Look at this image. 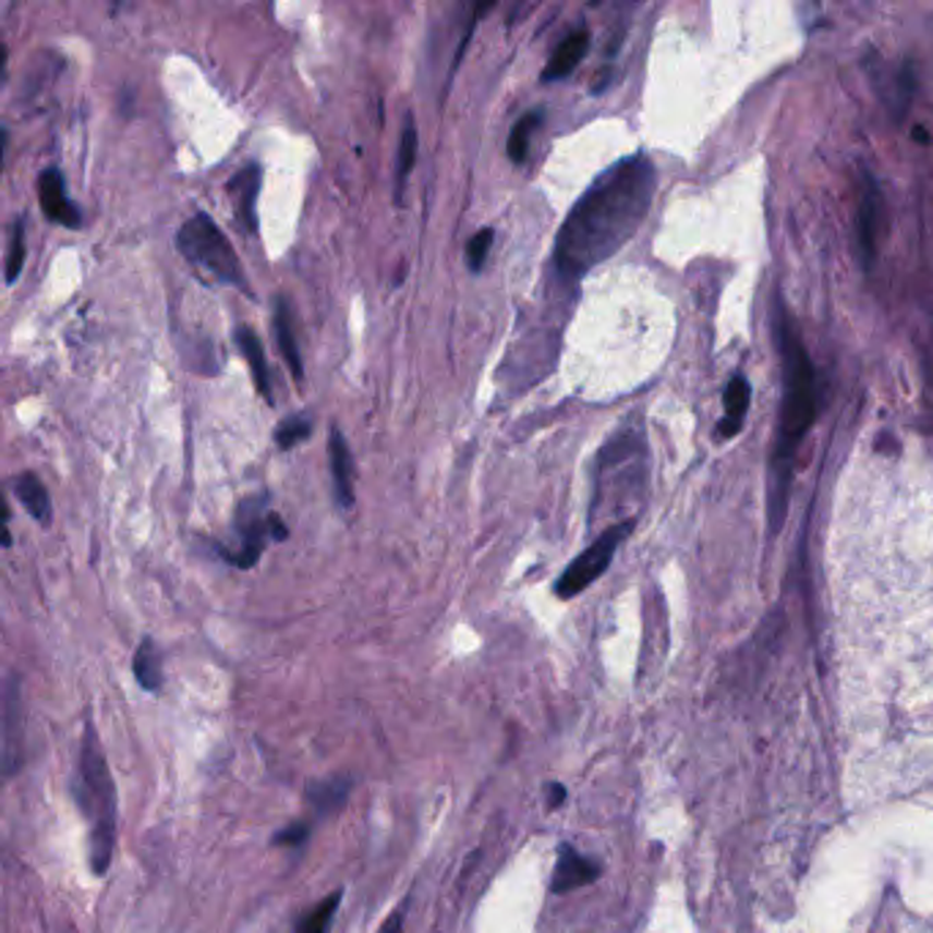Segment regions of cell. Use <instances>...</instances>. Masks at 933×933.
Wrapping results in <instances>:
<instances>
[{"label":"cell","instance_id":"2","mask_svg":"<svg viewBox=\"0 0 933 933\" xmlns=\"http://www.w3.org/2000/svg\"><path fill=\"white\" fill-rule=\"evenodd\" d=\"M775 337L780 342L783 364V405L780 425H777L775 455H772V485H770V525L780 531L783 518L788 509V487H791L793 458L797 449L811 431L819 414L816 395V369L808 356L802 337L797 335L793 324L783 310H777Z\"/></svg>","mask_w":933,"mask_h":933},{"label":"cell","instance_id":"4","mask_svg":"<svg viewBox=\"0 0 933 933\" xmlns=\"http://www.w3.org/2000/svg\"><path fill=\"white\" fill-rule=\"evenodd\" d=\"M175 246L181 250V255L201 269L203 275H208L211 280L222 282V286L244 288L246 291V277L241 271V263L235 250L230 246L228 235L214 225V219L208 214H195V217L186 219L181 225L179 235H175Z\"/></svg>","mask_w":933,"mask_h":933},{"label":"cell","instance_id":"5","mask_svg":"<svg viewBox=\"0 0 933 933\" xmlns=\"http://www.w3.org/2000/svg\"><path fill=\"white\" fill-rule=\"evenodd\" d=\"M233 525L235 537H239V550H235L228 561L241 567V570H250V567L260 559L269 540L288 537L286 523L280 520V514L266 507V496H263V493L241 498L239 507H235Z\"/></svg>","mask_w":933,"mask_h":933},{"label":"cell","instance_id":"19","mask_svg":"<svg viewBox=\"0 0 933 933\" xmlns=\"http://www.w3.org/2000/svg\"><path fill=\"white\" fill-rule=\"evenodd\" d=\"M348 791H351V783H348L346 777H331V780L313 783V786L307 788V802L320 816H326V813H335L346 805Z\"/></svg>","mask_w":933,"mask_h":933},{"label":"cell","instance_id":"20","mask_svg":"<svg viewBox=\"0 0 933 933\" xmlns=\"http://www.w3.org/2000/svg\"><path fill=\"white\" fill-rule=\"evenodd\" d=\"M340 900L342 889H335L331 895H326L318 906H313V909L299 917L293 933H329L331 922H335L337 917V909H340Z\"/></svg>","mask_w":933,"mask_h":933},{"label":"cell","instance_id":"7","mask_svg":"<svg viewBox=\"0 0 933 933\" xmlns=\"http://www.w3.org/2000/svg\"><path fill=\"white\" fill-rule=\"evenodd\" d=\"M39 201L52 222L66 225V228H80V225H83V214H80V208L66 197V184H63V175L58 168L41 170Z\"/></svg>","mask_w":933,"mask_h":933},{"label":"cell","instance_id":"14","mask_svg":"<svg viewBox=\"0 0 933 933\" xmlns=\"http://www.w3.org/2000/svg\"><path fill=\"white\" fill-rule=\"evenodd\" d=\"M235 346L241 348L246 364H250V373H252V378H255L257 391H260V395L271 403L269 362H266V353H263V346H260V340H257V335L250 329V326H239V329H235Z\"/></svg>","mask_w":933,"mask_h":933},{"label":"cell","instance_id":"18","mask_svg":"<svg viewBox=\"0 0 933 933\" xmlns=\"http://www.w3.org/2000/svg\"><path fill=\"white\" fill-rule=\"evenodd\" d=\"M275 337H277V346H280V353L286 356L288 367H291L293 378L302 380V356H299V346H296V337H293V324H291V310H288L286 299H277Z\"/></svg>","mask_w":933,"mask_h":933},{"label":"cell","instance_id":"21","mask_svg":"<svg viewBox=\"0 0 933 933\" xmlns=\"http://www.w3.org/2000/svg\"><path fill=\"white\" fill-rule=\"evenodd\" d=\"M543 118H545V112L537 107V110H531V112H525V116H520V121L512 126V132H509V141H507V154L514 165L525 162V157H529V148H531V137H534L537 126L543 123Z\"/></svg>","mask_w":933,"mask_h":933},{"label":"cell","instance_id":"25","mask_svg":"<svg viewBox=\"0 0 933 933\" xmlns=\"http://www.w3.org/2000/svg\"><path fill=\"white\" fill-rule=\"evenodd\" d=\"M307 838H310V824L296 822V824H291V827L280 829V833L275 835V846H302V844H307Z\"/></svg>","mask_w":933,"mask_h":933},{"label":"cell","instance_id":"15","mask_svg":"<svg viewBox=\"0 0 933 933\" xmlns=\"http://www.w3.org/2000/svg\"><path fill=\"white\" fill-rule=\"evenodd\" d=\"M14 496L20 498V504L28 509V514L36 520V523L50 525V520H52L50 493H47V487L41 485L39 476L31 474V471L20 474L17 480H14Z\"/></svg>","mask_w":933,"mask_h":933},{"label":"cell","instance_id":"11","mask_svg":"<svg viewBox=\"0 0 933 933\" xmlns=\"http://www.w3.org/2000/svg\"><path fill=\"white\" fill-rule=\"evenodd\" d=\"M257 192H260V168H257V165H246V168H241L228 184V195H230V203H233L235 217H239L250 230L257 228V211H255Z\"/></svg>","mask_w":933,"mask_h":933},{"label":"cell","instance_id":"28","mask_svg":"<svg viewBox=\"0 0 933 933\" xmlns=\"http://www.w3.org/2000/svg\"><path fill=\"white\" fill-rule=\"evenodd\" d=\"M911 135H914V141L922 143V146H928V143H931V137L925 135V129L922 126H914V132H911Z\"/></svg>","mask_w":933,"mask_h":933},{"label":"cell","instance_id":"22","mask_svg":"<svg viewBox=\"0 0 933 933\" xmlns=\"http://www.w3.org/2000/svg\"><path fill=\"white\" fill-rule=\"evenodd\" d=\"M25 266V217H14L9 228V250H7V286H14L23 275Z\"/></svg>","mask_w":933,"mask_h":933},{"label":"cell","instance_id":"9","mask_svg":"<svg viewBox=\"0 0 933 933\" xmlns=\"http://www.w3.org/2000/svg\"><path fill=\"white\" fill-rule=\"evenodd\" d=\"M329 465H331V487H335V501L340 509H351L356 501L353 493V458L342 433L331 431L329 438Z\"/></svg>","mask_w":933,"mask_h":933},{"label":"cell","instance_id":"26","mask_svg":"<svg viewBox=\"0 0 933 933\" xmlns=\"http://www.w3.org/2000/svg\"><path fill=\"white\" fill-rule=\"evenodd\" d=\"M548 793H550V802H548L550 811H556V808H561V802H565V799H567V788H565V786H559V783H554V786H548Z\"/></svg>","mask_w":933,"mask_h":933},{"label":"cell","instance_id":"6","mask_svg":"<svg viewBox=\"0 0 933 933\" xmlns=\"http://www.w3.org/2000/svg\"><path fill=\"white\" fill-rule=\"evenodd\" d=\"M630 531H632V520H625V523H616L610 525V529H605L603 534H599V537L594 540V543L589 545V548L583 550V554L578 556L565 572H561V578L556 581V597L572 599L581 592H586V589L592 586L605 570H608L616 550H619V545L630 537Z\"/></svg>","mask_w":933,"mask_h":933},{"label":"cell","instance_id":"16","mask_svg":"<svg viewBox=\"0 0 933 933\" xmlns=\"http://www.w3.org/2000/svg\"><path fill=\"white\" fill-rule=\"evenodd\" d=\"M132 671H135L137 684H141L143 690H148V693H159V690H162V652H159V646L152 638H143V643L137 646L135 657H132Z\"/></svg>","mask_w":933,"mask_h":933},{"label":"cell","instance_id":"1","mask_svg":"<svg viewBox=\"0 0 933 933\" xmlns=\"http://www.w3.org/2000/svg\"><path fill=\"white\" fill-rule=\"evenodd\" d=\"M654 186L657 173L646 154H632L605 170L572 206L556 235V271L575 282L614 257L646 219Z\"/></svg>","mask_w":933,"mask_h":933},{"label":"cell","instance_id":"12","mask_svg":"<svg viewBox=\"0 0 933 933\" xmlns=\"http://www.w3.org/2000/svg\"><path fill=\"white\" fill-rule=\"evenodd\" d=\"M589 41H592V36H589L586 28H578L570 36H565L561 45L554 50V56H550L548 66H545L543 83H556V80L570 77L589 52Z\"/></svg>","mask_w":933,"mask_h":933},{"label":"cell","instance_id":"3","mask_svg":"<svg viewBox=\"0 0 933 933\" xmlns=\"http://www.w3.org/2000/svg\"><path fill=\"white\" fill-rule=\"evenodd\" d=\"M77 799L83 805L85 819L90 822L88 833V862L96 876H105L116 851L118 811H116V783H112L110 766H107L105 750H101L96 728H85L83 750H80L77 772Z\"/></svg>","mask_w":933,"mask_h":933},{"label":"cell","instance_id":"13","mask_svg":"<svg viewBox=\"0 0 933 933\" xmlns=\"http://www.w3.org/2000/svg\"><path fill=\"white\" fill-rule=\"evenodd\" d=\"M723 422L717 425V436L720 438H734L739 436L744 425V414L750 409V384L742 375H734L726 386V395H723Z\"/></svg>","mask_w":933,"mask_h":933},{"label":"cell","instance_id":"27","mask_svg":"<svg viewBox=\"0 0 933 933\" xmlns=\"http://www.w3.org/2000/svg\"><path fill=\"white\" fill-rule=\"evenodd\" d=\"M378 933H403V911H395Z\"/></svg>","mask_w":933,"mask_h":933},{"label":"cell","instance_id":"23","mask_svg":"<svg viewBox=\"0 0 933 933\" xmlns=\"http://www.w3.org/2000/svg\"><path fill=\"white\" fill-rule=\"evenodd\" d=\"M310 433H313V420L307 414H293L277 425L275 441L280 449H293L296 444L307 441Z\"/></svg>","mask_w":933,"mask_h":933},{"label":"cell","instance_id":"17","mask_svg":"<svg viewBox=\"0 0 933 933\" xmlns=\"http://www.w3.org/2000/svg\"><path fill=\"white\" fill-rule=\"evenodd\" d=\"M416 148H420V135H416L414 116H405L403 132H400V146H397V165H395V197L397 203L403 201L405 181H409L411 170L416 162Z\"/></svg>","mask_w":933,"mask_h":933},{"label":"cell","instance_id":"8","mask_svg":"<svg viewBox=\"0 0 933 933\" xmlns=\"http://www.w3.org/2000/svg\"><path fill=\"white\" fill-rule=\"evenodd\" d=\"M599 879V862H594L592 857H583L581 851L572 849L570 844H565L559 849V860H556L554 879H550V889L554 893H570V889L583 887V884H592Z\"/></svg>","mask_w":933,"mask_h":933},{"label":"cell","instance_id":"24","mask_svg":"<svg viewBox=\"0 0 933 933\" xmlns=\"http://www.w3.org/2000/svg\"><path fill=\"white\" fill-rule=\"evenodd\" d=\"M493 239H496L493 228H482V230H476L474 235H471L469 246H465V260H469L471 271H482L487 255H490Z\"/></svg>","mask_w":933,"mask_h":933},{"label":"cell","instance_id":"10","mask_svg":"<svg viewBox=\"0 0 933 933\" xmlns=\"http://www.w3.org/2000/svg\"><path fill=\"white\" fill-rule=\"evenodd\" d=\"M879 230H882V197H879L876 184L865 179L860 195V211H857V233H860V246L865 260L871 263L876 257Z\"/></svg>","mask_w":933,"mask_h":933}]
</instances>
